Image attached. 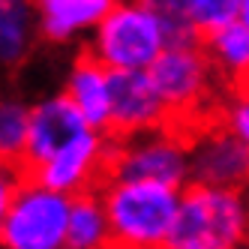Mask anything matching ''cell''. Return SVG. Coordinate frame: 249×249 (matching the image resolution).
<instances>
[{"instance_id":"obj_1","label":"cell","mask_w":249,"mask_h":249,"mask_svg":"<svg viewBox=\"0 0 249 249\" xmlns=\"http://www.w3.org/2000/svg\"><path fill=\"white\" fill-rule=\"evenodd\" d=\"M99 195L108 210L114 249H168L180 210V189L138 180H105Z\"/></svg>"},{"instance_id":"obj_2","label":"cell","mask_w":249,"mask_h":249,"mask_svg":"<svg viewBox=\"0 0 249 249\" xmlns=\"http://www.w3.org/2000/svg\"><path fill=\"white\" fill-rule=\"evenodd\" d=\"M249 237V192L189 183L168 249H243Z\"/></svg>"},{"instance_id":"obj_3","label":"cell","mask_w":249,"mask_h":249,"mask_svg":"<svg viewBox=\"0 0 249 249\" xmlns=\"http://www.w3.org/2000/svg\"><path fill=\"white\" fill-rule=\"evenodd\" d=\"M168 48L165 27L141 0H117L90 33L87 54L111 72H147Z\"/></svg>"},{"instance_id":"obj_4","label":"cell","mask_w":249,"mask_h":249,"mask_svg":"<svg viewBox=\"0 0 249 249\" xmlns=\"http://www.w3.org/2000/svg\"><path fill=\"white\" fill-rule=\"evenodd\" d=\"M72 198L21 174L12 195L0 204L3 249H66Z\"/></svg>"},{"instance_id":"obj_5","label":"cell","mask_w":249,"mask_h":249,"mask_svg":"<svg viewBox=\"0 0 249 249\" xmlns=\"http://www.w3.org/2000/svg\"><path fill=\"white\" fill-rule=\"evenodd\" d=\"M105 180H138L171 189H186L192 183L189 168V132L180 126H162L129 138H114L108 177Z\"/></svg>"},{"instance_id":"obj_6","label":"cell","mask_w":249,"mask_h":249,"mask_svg":"<svg viewBox=\"0 0 249 249\" xmlns=\"http://www.w3.org/2000/svg\"><path fill=\"white\" fill-rule=\"evenodd\" d=\"M147 75L156 87L159 99L165 102L171 114V123L180 129H192L204 123L207 102L213 96L216 84V69H213L204 45H171L162 51Z\"/></svg>"},{"instance_id":"obj_7","label":"cell","mask_w":249,"mask_h":249,"mask_svg":"<svg viewBox=\"0 0 249 249\" xmlns=\"http://www.w3.org/2000/svg\"><path fill=\"white\" fill-rule=\"evenodd\" d=\"M192 183L249 192V147L219 120H204L189 129Z\"/></svg>"},{"instance_id":"obj_8","label":"cell","mask_w":249,"mask_h":249,"mask_svg":"<svg viewBox=\"0 0 249 249\" xmlns=\"http://www.w3.org/2000/svg\"><path fill=\"white\" fill-rule=\"evenodd\" d=\"M111 147H114V138L108 132L87 129L78 141L63 147L54 159H48L45 165H39L27 177L39 180L42 186L54 192L69 195V198L84 195V192H99V186L108 177Z\"/></svg>"},{"instance_id":"obj_9","label":"cell","mask_w":249,"mask_h":249,"mask_svg":"<svg viewBox=\"0 0 249 249\" xmlns=\"http://www.w3.org/2000/svg\"><path fill=\"white\" fill-rule=\"evenodd\" d=\"M87 129H90V123L81 117V111L69 102L63 90L42 96L39 102L30 105V135H27V150L18 171L33 174L48 159H54L63 147L78 141Z\"/></svg>"},{"instance_id":"obj_10","label":"cell","mask_w":249,"mask_h":249,"mask_svg":"<svg viewBox=\"0 0 249 249\" xmlns=\"http://www.w3.org/2000/svg\"><path fill=\"white\" fill-rule=\"evenodd\" d=\"M171 126L147 72H111V138H129Z\"/></svg>"},{"instance_id":"obj_11","label":"cell","mask_w":249,"mask_h":249,"mask_svg":"<svg viewBox=\"0 0 249 249\" xmlns=\"http://www.w3.org/2000/svg\"><path fill=\"white\" fill-rule=\"evenodd\" d=\"M63 93L90 123V129L111 135V69L81 51L66 72Z\"/></svg>"},{"instance_id":"obj_12","label":"cell","mask_w":249,"mask_h":249,"mask_svg":"<svg viewBox=\"0 0 249 249\" xmlns=\"http://www.w3.org/2000/svg\"><path fill=\"white\" fill-rule=\"evenodd\" d=\"M114 3L117 0H33L39 36L54 45L90 36L114 9Z\"/></svg>"},{"instance_id":"obj_13","label":"cell","mask_w":249,"mask_h":249,"mask_svg":"<svg viewBox=\"0 0 249 249\" xmlns=\"http://www.w3.org/2000/svg\"><path fill=\"white\" fill-rule=\"evenodd\" d=\"M204 51L216 69V75L234 90L249 87V27L240 21H231L219 30L204 36Z\"/></svg>"},{"instance_id":"obj_14","label":"cell","mask_w":249,"mask_h":249,"mask_svg":"<svg viewBox=\"0 0 249 249\" xmlns=\"http://www.w3.org/2000/svg\"><path fill=\"white\" fill-rule=\"evenodd\" d=\"M39 36L33 0H0V63L18 66Z\"/></svg>"},{"instance_id":"obj_15","label":"cell","mask_w":249,"mask_h":249,"mask_svg":"<svg viewBox=\"0 0 249 249\" xmlns=\"http://www.w3.org/2000/svg\"><path fill=\"white\" fill-rule=\"evenodd\" d=\"M66 249H114L108 210L99 192H84L72 198Z\"/></svg>"},{"instance_id":"obj_16","label":"cell","mask_w":249,"mask_h":249,"mask_svg":"<svg viewBox=\"0 0 249 249\" xmlns=\"http://www.w3.org/2000/svg\"><path fill=\"white\" fill-rule=\"evenodd\" d=\"M27 135H30V105L6 96L0 105V156H3V165L9 168L21 165L27 150Z\"/></svg>"},{"instance_id":"obj_17","label":"cell","mask_w":249,"mask_h":249,"mask_svg":"<svg viewBox=\"0 0 249 249\" xmlns=\"http://www.w3.org/2000/svg\"><path fill=\"white\" fill-rule=\"evenodd\" d=\"M156 18L159 24L165 27V36H168V48L171 45H201L204 36L198 33V27H195L189 21V15L183 12L180 0H141Z\"/></svg>"},{"instance_id":"obj_18","label":"cell","mask_w":249,"mask_h":249,"mask_svg":"<svg viewBox=\"0 0 249 249\" xmlns=\"http://www.w3.org/2000/svg\"><path fill=\"white\" fill-rule=\"evenodd\" d=\"M180 6L201 36L237 21L240 15V0H180Z\"/></svg>"},{"instance_id":"obj_19","label":"cell","mask_w":249,"mask_h":249,"mask_svg":"<svg viewBox=\"0 0 249 249\" xmlns=\"http://www.w3.org/2000/svg\"><path fill=\"white\" fill-rule=\"evenodd\" d=\"M216 120L237 141H243L249 147V87H234V90H228V96L219 105Z\"/></svg>"},{"instance_id":"obj_20","label":"cell","mask_w":249,"mask_h":249,"mask_svg":"<svg viewBox=\"0 0 249 249\" xmlns=\"http://www.w3.org/2000/svg\"><path fill=\"white\" fill-rule=\"evenodd\" d=\"M237 21L249 27V0H240V15H237Z\"/></svg>"},{"instance_id":"obj_21","label":"cell","mask_w":249,"mask_h":249,"mask_svg":"<svg viewBox=\"0 0 249 249\" xmlns=\"http://www.w3.org/2000/svg\"><path fill=\"white\" fill-rule=\"evenodd\" d=\"M243 249H249V237H246V246H243Z\"/></svg>"}]
</instances>
